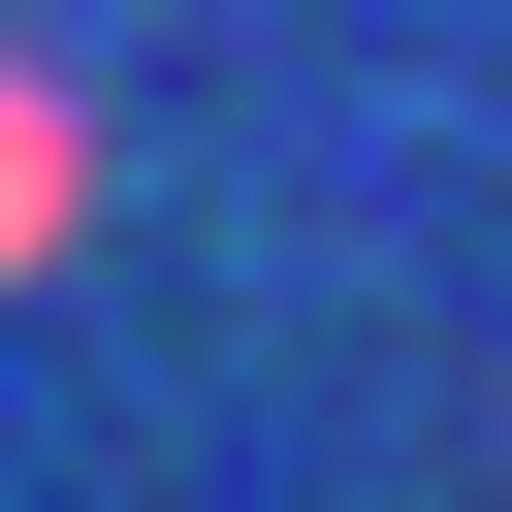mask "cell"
<instances>
[{"instance_id": "cell-1", "label": "cell", "mask_w": 512, "mask_h": 512, "mask_svg": "<svg viewBox=\"0 0 512 512\" xmlns=\"http://www.w3.org/2000/svg\"><path fill=\"white\" fill-rule=\"evenodd\" d=\"M32 224H64V128H32V96H0V256H32Z\"/></svg>"}]
</instances>
